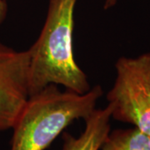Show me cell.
Instances as JSON below:
<instances>
[{"instance_id": "cell-1", "label": "cell", "mask_w": 150, "mask_h": 150, "mask_svg": "<svg viewBox=\"0 0 150 150\" xmlns=\"http://www.w3.org/2000/svg\"><path fill=\"white\" fill-rule=\"evenodd\" d=\"M78 0H48V12L29 53V96L49 84L62 85L79 93L90 90L87 75L77 64L73 33Z\"/></svg>"}, {"instance_id": "cell-2", "label": "cell", "mask_w": 150, "mask_h": 150, "mask_svg": "<svg viewBox=\"0 0 150 150\" xmlns=\"http://www.w3.org/2000/svg\"><path fill=\"white\" fill-rule=\"evenodd\" d=\"M103 95L99 85L85 93L49 84L28 97L13 126L10 150H45L74 120L87 118Z\"/></svg>"}, {"instance_id": "cell-3", "label": "cell", "mask_w": 150, "mask_h": 150, "mask_svg": "<svg viewBox=\"0 0 150 150\" xmlns=\"http://www.w3.org/2000/svg\"><path fill=\"white\" fill-rule=\"evenodd\" d=\"M115 68V82L107 94L112 118L131 123L150 137V53L121 57Z\"/></svg>"}, {"instance_id": "cell-4", "label": "cell", "mask_w": 150, "mask_h": 150, "mask_svg": "<svg viewBox=\"0 0 150 150\" xmlns=\"http://www.w3.org/2000/svg\"><path fill=\"white\" fill-rule=\"evenodd\" d=\"M29 53L0 42V131L13 128L29 97Z\"/></svg>"}, {"instance_id": "cell-5", "label": "cell", "mask_w": 150, "mask_h": 150, "mask_svg": "<svg viewBox=\"0 0 150 150\" xmlns=\"http://www.w3.org/2000/svg\"><path fill=\"white\" fill-rule=\"evenodd\" d=\"M112 108L108 103L102 109H94L84 119L85 128L79 137L64 132V144L61 150H99L103 143L110 133V118Z\"/></svg>"}, {"instance_id": "cell-6", "label": "cell", "mask_w": 150, "mask_h": 150, "mask_svg": "<svg viewBox=\"0 0 150 150\" xmlns=\"http://www.w3.org/2000/svg\"><path fill=\"white\" fill-rule=\"evenodd\" d=\"M99 150H150V137L139 129H117L105 139Z\"/></svg>"}, {"instance_id": "cell-7", "label": "cell", "mask_w": 150, "mask_h": 150, "mask_svg": "<svg viewBox=\"0 0 150 150\" xmlns=\"http://www.w3.org/2000/svg\"><path fill=\"white\" fill-rule=\"evenodd\" d=\"M8 14V4L6 0H0V24H2Z\"/></svg>"}, {"instance_id": "cell-8", "label": "cell", "mask_w": 150, "mask_h": 150, "mask_svg": "<svg viewBox=\"0 0 150 150\" xmlns=\"http://www.w3.org/2000/svg\"><path fill=\"white\" fill-rule=\"evenodd\" d=\"M118 0H105L104 5H103V8H104V9L111 8L112 7H113V6L118 3Z\"/></svg>"}]
</instances>
